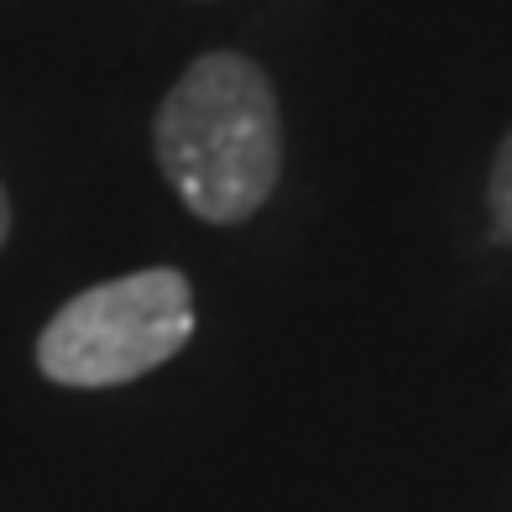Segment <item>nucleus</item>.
Instances as JSON below:
<instances>
[{"label":"nucleus","instance_id":"20e7f679","mask_svg":"<svg viewBox=\"0 0 512 512\" xmlns=\"http://www.w3.org/2000/svg\"><path fill=\"white\" fill-rule=\"evenodd\" d=\"M11 236V199H6V183H0V246Z\"/></svg>","mask_w":512,"mask_h":512},{"label":"nucleus","instance_id":"7ed1b4c3","mask_svg":"<svg viewBox=\"0 0 512 512\" xmlns=\"http://www.w3.org/2000/svg\"><path fill=\"white\" fill-rule=\"evenodd\" d=\"M486 204H492V230L502 241H512V131L502 136L492 178H486Z\"/></svg>","mask_w":512,"mask_h":512},{"label":"nucleus","instance_id":"f257e3e1","mask_svg":"<svg viewBox=\"0 0 512 512\" xmlns=\"http://www.w3.org/2000/svg\"><path fill=\"white\" fill-rule=\"evenodd\" d=\"M157 168L204 225H241L283 178V110L262 63L204 53L152 121Z\"/></svg>","mask_w":512,"mask_h":512},{"label":"nucleus","instance_id":"f03ea898","mask_svg":"<svg viewBox=\"0 0 512 512\" xmlns=\"http://www.w3.org/2000/svg\"><path fill=\"white\" fill-rule=\"evenodd\" d=\"M194 335V288L178 267H142L79 298L42 324L37 366L58 387H121L173 361Z\"/></svg>","mask_w":512,"mask_h":512}]
</instances>
